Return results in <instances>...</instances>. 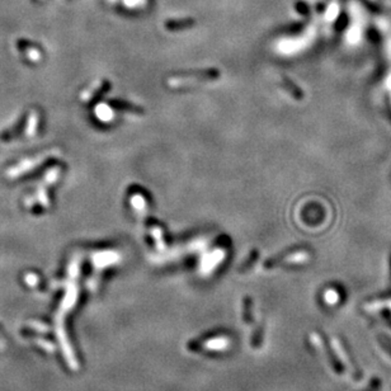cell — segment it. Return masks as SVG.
I'll return each mask as SVG.
<instances>
[{
  "label": "cell",
  "instance_id": "2",
  "mask_svg": "<svg viewBox=\"0 0 391 391\" xmlns=\"http://www.w3.org/2000/svg\"><path fill=\"white\" fill-rule=\"evenodd\" d=\"M386 305H388L386 308H390V309H391V301H388V302H386Z\"/></svg>",
  "mask_w": 391,
  "mask_h": 391
},
{
  "label": "cell",
  "instance_id": "1",
  "mask_svg": "<svg viewBox=\"0 0 391 391\" xmlns=\"http://www.w3.org/2000/svg\"><path fill=\"white\" fill-rule=\"evenodd\" d=\"M327 301H329L330 304H334L338 301V294L334 291H328L327 292Z\"/></svg>",
  "mask_w": 391,
  "mask_h": 391
}]
</instances>
